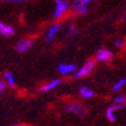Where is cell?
<instances>
[{
  "label": "cell",
  "mask_w": 126,
  "mask_h": 126,
  "mask_svg": "<svg viewBox=\"0 0 126 126\" xmlns=\"http://www.w3.org/2000/svg\"><path fill=\"white\" fill-rule=\"evenodd\" d=\"M96 0H72L71 8L77 15H87L92 5L95 4Z\"/></svg>",
  "instance_id": "6da1fadb"
},
{
  "label": "cell",
  "mask_w": 126,
  "mask_h": 126,
  "mask_svg": "<svg viewBox=\"0 0 126 126\" xmlns=\"http://www.w3.org/2000/svg\"><path fill=\"white\" fill-rule=\"evenodd\" d=\"M69 8H71V4L68 2V0H56L53 12H52V19L54 21L63 19L68 13Z\"/></svg>",
  "instance_id": "7a4b0ae2"
},
{
  "label": "cell",
  "mask_w": 126,
  "mask_h": 126,
  "mask_svg": "<svg viewBox=\"0 0 126 126\" xmlns=\"http://www.w3.org/2000/svg\"><path fill=\"white\" fill-rule=\"evenodd\" d=\"M95 64L96 63L94 59H88L87 61H84L83 65L74 72V74H73L74 79H82V78L89 75L95 68Z\"/></svg>",
  "instance_id": "3957f363"
},
{
  "label": "cell",
  "mask_w": 126,
  "mask_h": 126,
  "mask_svg": "<svg viewBox=\"0 0 126 126\" xmlns=\"http://www.w3.org/2000/svg\"><path fill=\"white\" fill-rule=\"evenodd\" d=\"M65 111L73 113V115H77L78 117H84L87 113V109L84 108L83 104L77 103V102H69L65 105Z\"/></svg>",
  "instance_id": "277c9868"
},
{
  "label": "cell",
  "mask_w": 126,
  "mask_h": 126,
  "mask_svg": "<svg viewBox=\"0 0 126 126\" xmlns=\"http://www.w3.org/2000/svg\"><path fill=\"white\" fill-rule=\"evenodd\" d=\"M61 30V24L60 23H52L49 28H47V30H46V34H45V42L46 43H51L53 42L56 37L58 36V34L60 32Z\"/></svg>",
  "instance_id": "5b68a950"
},
{
  "label": "cell",
  "mask_w": 126,
  "mask_h": 126,
  "mask_svg": "<svg viewBox=\"0 0 126 126\" xmlns=\"http://www.w3.org/2000/svg\"><path fill=\"white\" fill-rule=\"evenodd\" d=\"M77 65L74 63H60L57 67V71L59 74L63 75H69V74H74L77 71Z\"/></svg>",
  "instance_id": "8992f818"
},
{
  "label": "cell",
  "mask_w": 126,
  "mask_h": 126,
  "mask_svg": "<svg viewBox=\"0 0 126 126\" xmlns=\"http://www.w3.org/2000/svg\"><path fill=\"white\" fill-rule=\"evenodd\" d=\"M32 45H34V39L22 38L16 43L15 50L17 52H20V53H24V52H27L28 50H30L32 47Z\"/></svg>",
  "instance_id": "52a82bcc"
},
{
  "label": "cell",
  "mask_w": 126,
  "mask_h": 126,
  "mask_svg": "<svg viewBox=\"0 0 126 126\" xmlns=\"http://www.w3.org/2000/svg\"><path fill=\"white\" fill-rule=\"evenodd\" d=\"M112 57H113V54L111 52V50L105 49V47L99 49L95 54L96 61H99V63H108L112 59Z\"/></svg>",
  "instance_id": "ba28073f"
},
{
  "label": "cell",
  "mask_w": 126,
  "mask_h": 126,
  "mask_svg": "<svg viewBox=\"0 0 126 126\" xmlns=\"http://www.w3.org/2000/svg\"><path fill=\"white\" fill-rule=\"evenodd\" d=\"M124 107L122 105H117V104H112L111 107H109L105 111V117L110 123H116L117 120V111L122 110Z\"/></svg>",
  "instance_id": "9c48e42d"
},
{
  "label": "cell",
  "mask_w": 126,
  "mask_h": 126,
  "mask_svg": "<svg viewBox=\"0 0 126 126\" xmlns=\"http://www.w3.org/2000/svg\"><path fill=\"white\" fill-rule=\"evenodd\" d=\"M0 35L5 38H11L15 35V29L13 26L5 22H0Z\"/></svg>",
  "instance_id": "30bf717a"
},
{
  "label": "cell",
  "mask_w": 126,
  "mask_h": 126,
  "mask_svg": "<svg viewBox=\"0 0 126 126\" xmlns=\"http://www.w3.org/2000/svg\"><path fill=\"white\" fill-rule=\"evenodd\" d=\"M61 83H63V80H61V79H53V80H50L41 87V92H44V93L51 92V90L58 88Z\"/></svg>",
  "instance_id": "8fae6325"
},
{
  "label": "cell",
  "mask_w": 126,
  "mask_h": 126,
  "mask_svg": "<svg viewBox=\"0 0 126 126\" xmlns=\"http://www.w3.org/2000/svg\"><path fill=\"white\" fill-rule=\"evenodd\" d=\"M79 95L84 99H90L95 96V92L89 86H81L79 87Z\"/></svg>",
  "instance_id": "7c38bea8"
},
{
  "label": "cell",
  "mask_w": 126,
  "mask_h": 126,
  "mask_svg": "<svg viewBox=\"0 0 126 126\" xmlns=\"http://www.w3.org/2000/svg\"><path fill=\"white\" fill-rule=\"evenodd\" d=\"M125 86H126V78H120L119 80H117L115 83L112 84L111 90L113 93H120Z\"/></svg>",
  "instance_id": "4fadbf2b"
},
{
  "label": "cell",
  "mask_w": 126,
  "mask_h": 126,
  "mask_svg": "<svg viewBox=\"0 0 126 126\" xmlns=\"http://www.w3.org/2000/svg\"><path fill=\"white\" fill-rule=\"evenodd\" d=\"M4 80L6 81V83L9 88H14L15 87V78L13 75V73L9 72V71H6L4 73Z\"/></svg>",
  "instance_id": "5bb4252c"
},
{
  "label": "cell",
  "mask_w": 126,
  "mask_h": 126,
  "mask_svg": "<svg viewBox=\"0 0 126 126\" xmlns=\"http://www.w3.org/2000/svg\"><path fill=\"white\" fill-rule=\"evenodd\" d=\"M113 104L125 107V104H126V96L123 95V94H118V95H116L115 98H113Z\"/></svg>",
  "instance_id": "9a60e30c"
},
{
  "label": "cell",
  "mask_w": 126,
  "mask_h": 126,
  "mask_svg": "<svg viewBox=\"0 0 126 126\" xmlns=\"http://www.w3.org/2000/svg\"><path fill=\"white\" fill-rule=\"evenodd\" d=\"M66 34H67L68 37H72V36H74V35H77L78 34L77 27H75L74 24H68L67 28H66Z\"/></svg>",
  "instance_id": "2e32d148"
},
{
  "label": "cell",
  "mask_w": 126,
  "mask_h": 126,
  "mask_svg": "<svg viewBox=\"0 0 126 126\" xmlns=\"http://www.w3.org/2000/svg\"><path fill=\"white\" fill-rule=\"evenodd\" d=\"M113 46H115L116 49H123L124 46H125V41H124V38H120V37H118V38H116L115 41H113Z\"/></svg>",
  "instance_id": "e0dca14e"
},
{
  "label": "cell",
  "mask_w": 126,
  "mask_h": 126,
  "mask_svg": "<svg viewBox=\"0 0 126 126\" xmlns=\"http://www.w3.org/2000/svg\"><path fill=\"white\" fill-rule=\"evenodd\" d=\"M7 83H6V81H0V94H2V93H5V90L7 89Z\"/></svg>",
  "instance_id": "ac0fdd59"
},
{
  "label": "cell",
  "mask_w": 126,
  "mask_h": 126,
  "mask_svg": "<svg viewBox=\"0 0 126 126\" xmlns=\"http://www.w3.org/2000/svg\"><path fill=\"white\" fill-rule=\"evenodd\" d=\"M8 2H12V4H23V2H27L29 0H7Z\"/></svg>",
  "instance_id": "d6986e66"
},
{
  "label": "cell",
  "mask_w": 126,
  "mask_h": 126,
  "mask_svg": "<svg viewBox=\"0 0 126 126\" xmlns=\"http://www.w3.org/2000/svg\"><path fill=\"white\" fill-rule=\"evenodd\" d=\"M12 126H28V125H24V124H15V125H12Z\"/></svg>",
  "instance_id": "ffe728a7"
}]
</instances>
